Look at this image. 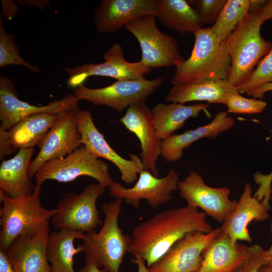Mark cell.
<instances>
[{
    "label": "cell",
    "instance_id": "obj_33",
    "mask_svg": "<svg viewBox=\"0 0 272 272\" xmlns=\"http://www.w3.org/2000/svg\"><path fill=\"white\" fill-rule=\"evenodd\" d=\"M227 0L187 1L194 7L203 24H214Z\"/></svg>",
    "mask_w": 272,
    "mask_h": 272
},
{
    "label": "cell",
    "instance_id": "obj_36",
    "mask_svg": "<svg viewBox=\"0 0 272 272\" xmlns=\"http://www.w3.org/2000/svg\"><path fill=\"white\" fill-rule=\"evenodd\" d=\"M1 16L7 19H11L18 12V7L15 2L11 0H2Z\"/></svg>",
    "mask_w": 272,
    "mask_h": 272
},
{
    "label": "cell",
    "instance_id": "obj_5",
    "mask_svg": "<svg viewBox=\"0 0 272 272\" xmlns=\"http://www.w3.org/2000/svg\"><path fill=\"white\" fill-rule=\"evenodd\" d=\"M122 199L105 202V215L101 229L85 234L82 244L83 252L106 272H119L124 255L130 253L131 237L124 234L118 224Z\"/></svg>",
    "mask_w": 272,
    "mask_h": 272
},
{
    "label": "cell",
    "instance_id": "obj_42",
    "mask_svg": "<svg viewBox=\"0 0 272 272\" xmlns=\"http://www.w3.org/2000/svg\"><path fill=\"white\" fill-rule=\"evenodd\" d=\"M134 257L131 261L137 265L138 272H151L145 261L140 256L135 255Z\"/></svg>",
    "mask_w": 272,
    "mask_h": 272
},
{
    "label": "cell",
    "instance_id": "obj_18",
    "mask_svg": "<svg viewBox=\"0 0 272 272\" xmlns=\"http://www.w3.org/2000/svg\"><path fill=\"white\" fill-rule=\"evenodd\" d=\"M159 0H103L94 13L97 31L114 33L145 16L156 17Z\"/></svg>",
    "mask_w": 272,
    "mask_h": 272
},
{
    "label": "cell",
    "instance_id": "obj_8",
    "mask_svg": "<svg viewBox=\"0 0 272 272\" xmlns=\"http://www.w3.org/2000/svg\"><path fill=\"white\" fill-rule=\"evenodd\" d=\"M82 176L92 177L106 187L114 181L108 165L90 153L83 145L65 157L45 163L34 178L36 183L43 184L47 180L70 182Z\"/></svg>",
    "mask_w": 272,
    "mask_h": 272
},
{
    "label": "cell",
    "instance_id": "obj_25",
    "mask_svg": "<svg viewBox=\"0 0 272 272\" xmlns=\"http://www.w3.org/2000/svg\"><path fill=\"white\" fill-rule=\"evenodd\" d=\"M35 148L22 149L0 166V190L6 195L18 198L31 194L35 185L28 176V169Z\"/></svg>",
    "mask_w": 272,
    "mask_h": 272
},
{
    "label": "cell",
    "instance_id": "obj_27",
    "mask_svg": "<svg viewBox=\"0 0 272 272\" xmlns=\"http://www.w3.org/2000/svg\"><path fill=\"white\" fill-rule=\"evenodd\" d=\"M85 235L84 233L69 229L49 233L47 256L52 272H80L74 268V257L83 252V248L82 244L75 247L74 241L76 239L83 240Z\"/></svg>",
    "mask_w": 272,
    "mask_h": 272
},
{
    "label": "cell",
    "instance_id": "obj_9",
    "mask_svg": "<svg viewBox=\"0 0 272 272\" xmlns=\"http://www.w3.org/2000/svg\"><path fill=\"white\" fill-rule=\"evenodd\" d=\"M166 78L117 81L99 88H90L84 84L75 88L73 94L79 100L96 105H105L118 112L130 106L145 101L164 83Z\"/></svg>",
    "mask_w": 272,
    "mask_h": 272
},
{
    "label": "cell",
    "instance_id": "obj_15",
    "mask_svg": "<svg viewBox=\"0 0 272 272\" xmlns=\"http://www.w3.org/2000/svg\"><path fill=\"white\" fill-rule=\"evenodd\" d=\"M78 126L82 144L90 153L114 164L119 170L121 178L125 183L132 184L138 180L139 174L144 170L141 158L131 153L129 154L130 159H126L117 154L96 127L90 111L80 110Z\"/></svg>",
    "mask_w": 272,
    "mask_h": 272
},
{
    "label": "cell",
    "instance_id": "obj_29",
    "mask_svg": "<svg viewBox=\"0 0 272 272\" xmlns=\"http://www.w3.org/2000/svg\"><path fill=\"white\" fill-rule=\"evenodd\" d=\"M249 0H227L218 19L211 27L220 42L225 41L237 24L248 13Z\"/></svg>",
    "mask_w": 272,
    "mask_h": 272
},
{
    "label": "cell",
    "instance_id": "obj_41",
    "mask_svg": "<svg viewBox=\"0 0 272 272\" xmlns=\"http://www.w3.org/2000/svg\"><path fill=\"white\" fill-rule=\"evenodd\" d=\"M0 272H17L9 262L5 253L0 250Z\"/></svg>",
    "mask_w": 272,
    "mask_h": 272
},
{
    "label": "cell",
    "instance_id": "obj_21",
    "mask_svg": "<svg viewBox=\"0 0 272 272\" xmlns=\"http://www.w3.org/2000/svg\"><path fill=\"white\" fill-rule=\"evenodd\" d=\"M250 246L233 241L221 230L204 249L197 272H233L249 256Z\"/></svg>",
    "mask_w": 272,
    "mask_h": 272
},
{
    "label": "cell",
    "instance_id": "obj_17",
    "mask_svg": "<svg viewBox=\"0 0 272 272\" xmlns=\"http://www.w3.org/2000/svg\"><path fill=\"white\" fill-rule=\"evenodd\" d=\"M120 121L138 138L144 170L158 177L157 162L161 155L162 140L156 133L151 110L145 101L133 104L127 109Z\"/></svg>",
    "mask_w": 272,
    "mask_h": 272
},
{
    "label": "cell",
    "instance_id": "obj_43",
    "mask_svg": "<svg viewBox=\"0 0 272 272\" xmlns=\"http://www.w3.org/2000/svg\"><path fill=\"white\" fill-rule=\"evenodd\" d=\"M267 1L265 0H249L248 13H252L259 10Z\"/></svg>",
    "mask_w": 272,
    "mask_h": 272
},
{
    "label": "cell",
    "instance_id": "obj_19",
    "mask_svg": "<svg viewBox=\"0 0 272 272\" xmlns=\"http://www.w3.org/2000/svg\"><path fill=\"white\" fill-rule=\"evenodd\" d=\"M50 228L46 222L34 235L16 238L4 252L17 272H52L47 256Z\"/></svg>",
    "mask_w": 272,
    "mask_h": 272
},
{
    "label": "cell",
    "instance_id": "obj_3",
    "mask_svg": "<svg viewBox=\"0 0 272 272\" xmlns=\"http://www.w3.org/2000/svg\"><path fill=\"white\" fill-rule=\"evenodd\" d=\"M42 184L36 183L33 192L18 198L0 190V250L5 252L17 238L35 234L56 212L44 208L40 201Z\"/></svg>",
    "mask_w": 272,
    "mask_h": 272
},
{
    "label": "cell",
    "instance_id": "obj_6",
    "mask_svg": "<svg viewBox=\"0 0 272 272\" xmlns=\"http://www.w3.org/2000/svg\"><path fill=\"white\" fill-rule=\"evenodd\" d=\"M106 187L99 183L88 185L79 194L66 193L58 202L56 212L52 217L51 225L57 229H69L86 234L103 222L96 207L98 198Z\"/></svg>",
    "mask_w": 272,
    "mask_h": 272
},
{
    "label": "cell",
    "instance_id": "obj_44",
    "mask_svg": "<svg viewBox=\"0 0 272 272\" xmlns=\"http://www.w3.org/2000/svg\"><path fill=\"white\" fill-rule=\"evenodd\" d=\"M270 233L272 235V219L270 223ZM267 256L269 259V262L267 264H272V243L270 247L266 249Z\"/></svg>",
    "mask_w": 272,
    "mask_h": 272
},
{
    "label": "cell",
    "instance_id": "obj_4",
    "mask_svg": "<svg viewBox=\"0 0 272 272\" xmlns=\"http://www.w3.org/2000/svg\"><path fill=\"white\" fill-rule=\"evenodd\" d=\"M262 24L256 11L248 13L225 41L231 59L228 80L236 87L248 80L259 61L272 48V42L261 35Z\"/></svg>",
    "mask_w": 272,
    "mask_h": 272
},
{
    "label": "cell",
    "instance_id": "obj_11",
    "mask_svg": "<svg viewBox=\"0 0 272 272\" xmlns=\"http://www.w3.org/2000/svg\"><path fill=\"white\" fill-rule=\"evenodd\" d=\"M179 195L187 205L201 209L207 216L219 223L225 221L235 209L237 201L230 198V190L226 187H214L207 185L197 172L191 171L179 181Z\"/></svg>",
    "mask_w": 272,
    "mask_h": 272
},
{
    "label": "cell",
    "instance_id": "obj_35",
    "mask_svg": "<svg viewBox=\"0 0 272 272\" xmlns=\"http://www.w3.org/2000/svg\"><path fill=\"white\" fill-rule=\"evenodd\" d=\"M269 131L271 136L272 127ZM253 179L255 182L259 185V187L253 196L270 209L269 201L272 192V171L268 174H263L260 172H256L254 174Z\"/></svg>",
    "mask_w": 272,
    "mask_h": 272
},
{
    "label": "cell",
    "instance_id": "obj_12",
    "mask_svg": "<svg viewBox=\"0 0 272 272\" xmlns=\"http://www.w3.org/2000/svg\"><path fill=\"white\" fill-rule=\"evenodd\" d=\"M139 176L136 183L130 188H125L120 183L113 181L109 187L110 194L136 208L140 207L142 199H146L151 207L156 208L169 202L173 198L172 192L178 187L179 176L173 168L162 178L146 170Z\"/></svg>",
    "mask_w": 272,
    "mask_h": 272
},
{
    "label": "cell",
    "instance_id": "obj_32",
    "mask_svg": "<svg viewBox=\"0 0 272 272\" xmlns=\"http://www.w3.org/2000/svg\"><path fill=\"white\" fill-rule=\"evenodd\" d=\"M225 105L228 113L253 114L262 112L267 103L260 99L244 97L238 93L230 97Z\"/></svg>",
    "mask_w": 272,
    "mask_h": 272
},
{
    "label": "cell",
    "instance_id": "obj_30",
    "mask_svg": "<svg viewBox=\"0 0 272 272\" xmlns=\"http://www.w3.org/2000/svg\"><path fill=\"white\" fill-rule=\"evenodd\" d=\"M9 65L23 66L30 71L39 73V69L26 61L20 55L14 34H8L4 27L0 18V67Z\"/></svg>",
    "mask_w": 272,
    "mask_h": 272
},
{
    "label": "cell",
    "instance_id": "obj_40",
    "mask_svg": "<svg viewBox=\"0 0 272 272\" xmlns=\"http://www.w3.org/2000/svg\"><path fill=\"white\" fill-rule=\"evenodd\" d=\"M86 264L80 270V272H106L104 270H101L94 261L90 257L85 256Z\"/></svg>",
    "mask_w": 272,
    "mask_h": 272
},
{
    "label": "cell",
    "instance_id": "obj_31",
    "mask_svg": "<svg viewBox=\"0 0 272 272\" xmlns=\"http://www.w3.org/2000/svg\"><path fill=\"white\" fill-rule=\"evenodd\" d=\"M267 83H272V48L259 61L248 80L236 89L240 94L247 93Z\"/></svg>",
    "mask_w": 272,
    "mask_h": 272
},
{
    "label": "cell",
    "instance_id": "obj_13",
    "mask_svg": "<svg viewBox=\"0 0 272 272\" xmlns=\"http://www.w3.org/2000/svg\"><path fill=\"white\" fill-rule=\"evenodd\" d=\"M79 100L74 94L47 105L36 106L21 100L14 83L9 78L0 75V128L8 130L22 119L39 113L59 114L78 107Z\"/></svg>",
    "mask_w": 272,
    "mask_h": 272
},
{
    "label": "cell",
    "instance_id": "obj_24",
    "mask_svg": "<svg viewBox=\"0 0 272 272\" xmlns=\"http://www.w3.org/2000/svg\"><path fill=\"white\" fill-rule=\"evenodd\" d=\"M239 93L228 80L207 81L199 83L174 85L167 93L168 103L184 104L192 101L226 104L232 95Z\"/></svg>",
    "mask_w": 272,
    "mask_h": 272
},
{
    "label": "cell",
    "instance_id": "obj_2",
    "mask_svg": "<svg viewBox=\"0 0 272 272\" xmlns=\"http://www.w3.org/2000/svg\"><path fill=\"white\" fill-rule=\"evenodd\" d=\"M193 34L195 41L191 53L176 66L171 84L228 80L231 59L225 41L219 42L211 27L201 28Z\"/></svg>",
    "mask_w": 272,
    "mask_h": 272
},
{
    "label": "cell",
    "instance_id": "obj_20",
    "mask_svg": "<svg viewBox=\"0 0 272 272\" xmlns=\"http://www.w3.org/2000/svg\"><path fill=\"white\" fill-rule=\"evenodd\" d=\"M58 114H34L22 119L8 130L0 128L1 159L20 149L38 147L57 120Z\"/></svg>",
    "mask_w": 272,
    "mask_h": 272
},
{
    "label": "cell",
    "instance_id": "obj_7",
    "mask_svg": "<svg viewBox=\"0 0 272 272\" xmlns=\"http://www.w3.org/2000/svg\"><path fill=\"white\" fill-rule=\"evenodd\" d=\"M156 17L145 16L126 25L140 44L144 65L152 68L177 66L185 59L179 52L177 42L171 35L161 32L156 24Z\"/></svg>",
    "mask_w": 272,
    "mask_h": 272
},
{
    "label": "cell",
    "instance_id": "obj_10",
    "mask_svg": "<svg viewBox=\"0 0 272 272\" xmlns=\"http://www.w3.org/2000/svg\"><path fill=\"white\" fill-rule=\"evenodd\" d=\"M79 107L62 112L38 147L40 151L28 169L30 179L47 162L66 157L82 145L78 129Z\"/></svg>",
    "mask_w": 272,
    "mask_h": 272
},
{
    "label": "cell",
    "instance_id": "obj_1",
    "mask_svg": "<svg viewBox=\"0 0 272 272\" xmlns=\"http://www.w3.org/2000/svg\"><path fill=\"white\" fill-rule=\"evenodd\" d=\"M213 230L207 215L198 209L187 205L167 210L134 228L130 253L140 256L149 268L186 234Z\"/></svg>",
    "mask_w": 272,
    "mask_h": 272
},
{
    "label": "cell",
    "instance_id": "obj_45",
    "mask_svg": "<svg viewBox=\"0 0 272 272\" xmlns=\"http://www.w3.org/2000/svg\"><path fill=\"white\" fill-rule=\"evenodd\" d=\"M258 272H272V264H266L261 267Z\"/></svg>",
    "mask_w": 272,
    "mask_h": 272
},
{
    "label": "cell",
    "instance_id": "obj_23",
    "mask_svg": "<svg viewBox=\"0 0 272 272\" xmlns=\"http://www.w3.org/2000/svg\"><path fill=\"white\" fill-rule=\"evenodd\" d=\"M234 125V118L228 115L227 111H220L208 124L180 134H172L163 140L161 155L167 162L177 161L182 157L183 150L194 142L205 138L214 139Z\"/></svg>",
    "mask_w": 272,
    "mask_h": 272
},
{
    "label": "cell",
    "instance_id": "obj_28",
    "mask_svg": "<svg viewBox=\"0 0 272 272\" xmlns=\"http://www.w3.org/2000/svg\"><path fill=\"white\" fill-rule=\"evenodd\" d=\"M156 18L166 27L182 35L194 34L203 25L196 10L185 0H159Z\"/></svg>",
    "mask_w": 272,
    "mask_h": 272
},
{
    "label": "cell",
    "instance_id": "obj_14",
    "mask_svg": "<svg viewBox=\"0 0 272 272\" xmlns=\"http://www.w3.org/2000/svg\"><path fill=\"white\" fill-rule=\"evenodd\" d=\"M103 58L104 61L100 63H85L72 68L67 67L69 85L76 88L93 76L110 77L117 81L138 80L145 78V75L150 73L152 69L140 61H126L122 48L118 43L113 44L105 52Z\"/></svg>",
    "mask_w": 272,
    "mask_h": 272
},
{
    "label": "cell",
    "instance_id": "obj_37",
    "mask_svg": "<svg viewBox=\"0 0 272 272\" xmlns=\"http://www.w3.org/2000/svg\"><path fill=\"white\" fill-rule=\"evenodd\" d=\"M258 19L262 23L272 19V0L267 2L259 10L256 11Z\"/></svg>",
    "mask_w": 272,
    "mask_h": 272
},
{
    "label": "cell",
    "instance_id": "obj_22",
    "mask_svg": "<svg viewBox=\"0 0 272 272\" xmlns=\"http://www.w3.org/2000/svg\"><path fill=\"white\" fill-rule=\"evenodd\" d=\"M270 209L252 194L251 185L246 183L236 206L223 223L221 229L233 241L252 242L248 226L252 222H262L269 216Z\"/></svg>",
    "mask_w": 272,
    "mask_h": 272
},
{
    "label": "cell",
    "instance_id": "obj_34",
    "mask_svg": "<svg viewBox=\"0 0 272 272\" xmlns=\"http://www.w3.org/2000/svg\"><path fill=\"white\" fill-rule=\"evenodd\" d=\"M269 262L266 249L258 244L250 246L248 257L233 272H258L259 268Z\"/></svg>",
    "mask_w": 272,
    "mask_h": 272
},
{
    "label": "cell",
    "instance_id": "obj_16",
    "mask_svg": "<svg viewBox=\"0 0 272 272\" xmlns=\"http://www.w3.org/2000/svg\"><path fill=\"white\" fill-rule=\"evenodd\" d=\"M221 230L218 228L208 233L196 231L186 234L150 266V271L197 272L204 249Z\"/></svg>",
    "mask_w": 272,
    "mask_h": 272
},
{
    "label": "cell",
    "instance_id": "obj_38",
    "mask_svg": "<svg viewBox=\"0 0 272 272\" xmlns=\"http://www.w3.org/2000/svg\"><path fill=\"white\" fill-rule=\"evenodd\" d=\"M268 91H272V83H267L260 86L246 93L255 99H262L264 94Z\"/></svg>",
    "mask_w": 272,
    "mask_h": 272
},
{
    "label": "cell",
    "instance_id": "obj_39",
    "mask_svg": "<svg viewBox=\"0 0 272 272\" xmlns=\"http://www.w3.org/2000/svg\"><path fill=\"white\" fill-rule=\"evenodd\" d=\"M17 3L26 6L35 7L40 10H43L50 4V1L46 0L17 1Z\"/></svg>",
    "mask_w": 272,
    "mask_h": 272
},
{
    "label": "cell",
    "instance_id": "obj_26",
    "mask_svg": "<svg viewBox=\"0 0 272 272\" xmlns=\"http://www.w3.org/2000/svg\"><path fill=\"white\" fill-rule=\"evenodd\" d=\"M209 106V104L201 103L190 105L177 103L157 104L151 110L157 137L162 141L167 139L182 128L188 118L197 117Z\"/></svg>",
    "mask_w": 272,
    "mask_h": 272
}]
</instances>
